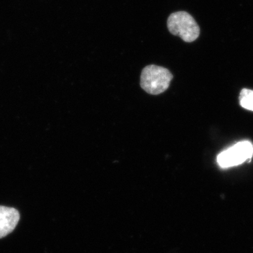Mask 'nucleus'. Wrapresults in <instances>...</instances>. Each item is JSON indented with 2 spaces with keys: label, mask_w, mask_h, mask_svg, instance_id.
<instances>
[{
  "label": "nucleus",
  "mask_w": 253,
  "mask_h": 253,
  "mask_svg": "<svg viewBox=\"0 0 253 253\" xmlns=\"http://www.w3.org/2000/svg\"><path fill=\"white\" fill-rule=\"evenodd\" d=\"M20 214L13 208L0 206V239L9 235L17 226Z\"/></svg>",
  "instance_id": "obj_4"
},
{
  "label": "nucleus",
  "mask_w": 253,
  "mask_h": 253,
  "mask_svg": "<svg viewBox=\"0 0 253 253\" xmlns=\"http://www.w3.org/2000/svg\"><path fill=\"white\" fill-rule=\"evenodd\" d=\"M173 76L167 68L150 65L143 69L141 74V88L148 94H162L169 87Z\"/></svg>",
  "instance_id": "obj_1"
},
{
  "label": "nucleus",
  "mask_w": 253,
  "mask_h": 253,
  "mask_svg": "<svg viewBox=\"0 0 253 253\" xmlns=\"http://www.w3.org/2000/svg\"><path fill=\"white\" fill-rule=\"evenodd\" d=\"M239 101L244 109L253 111V90L243 89L240 93Z\"/></svg>",
  "instance_id": "obj_5"
},
{
  "label": "nucleus",
  "mask_w": 253,
  "mask_h": 253,
  "mask_svg": "<svg viewBox=\"0 0 253 253\" xmlns=\"http://www.w3.org/2000/svg\"><path fill=\"white\" fill-rule=\"evenodd\" d=\"M253 156V145L249 141H240L222 151L217 158L219 167L228 168L238 166L246 161L251 162Z\"/></svg>",
  "instance_id": "obj_3"
},
{
  "label": "nucleus",
  "mask_w": 253,
  "mask_h": 253,
  "mask_svg": "<svg viewBox=\"0 0 253 253\" xmlns=\"http://www.w3.org/2000/svg\"><path fill=\"white\" fill-rule=\"evenodd\" d=\"M168 28L174 36L186 42H192L200 35V28L194 18L186 11L173 13L168 19Z\"/></svg>",
  "instance_id": "obj_2"
}]
</instances>
